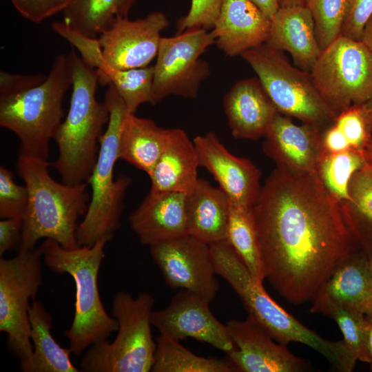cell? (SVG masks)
I'll use <instances>...</instances> for the list:
<instances>
[{
	"instance_id": "1",
	"label": "cell",
	"mask_w": 372,
	"mask_h": 372,
	"mask_svg": "<svg viewBox=\"0 0 372 372\" xmlns=\"http://www.w3.org/2000/svg\"><path fill=\"white\" fill-rule=\"evenodd\" d=\"M253 212L267 278L291 304L312 300L338 263L360 248L317 171L277 167Z\"/></svg>"
},
{
	"instance_id": "2",
	"label": "cell",
	"mask_w": 372,
	"mask_h": 372,
	"mask_svg": "<svg viewBox=\"0 0 372 372\" xmlns=\"http://www.w3.org/2000/svg\"><path fill=\"white\" fill-rule=\"evenodd\" d=\"M48 161L19 156L17 171L28 191L19 251L35 248L41 238L67 249L79 247L78 218L87 211L90 196L87 183L70 185L50 174Z\"/></svg>"
},
{
	"instance_id": "3",
	"label": "cell",
	"mask_w": 372,
	"mask_h": 372,
	"mask_svg": "<svg viewBox=\"0 0 372 372\" xmlns=\"http://www.w3.org/2000/svg\"><path fill=\"white\" fill-rule=\"evenodd\" d=\"M216 275L225 279L242 301L248 316L277 342H300L320 353L335 370L347 371L353 355L344 341H330L309 329L286 311L256 282L227 241L209 245Z\"/></svg>"
},
{
	"instance_id": "4",
	"label": "cell",
	"mask_w": 372,
	"mask_h": 372,
	"mask_svg": "<svg viewBox=\"0 0 372 372\" xmlns=\"http://www.w3.org/2000/svg\"><path fill=\"white\" fill-rule=\"evenodd\" d=\"M72 92L68 114L54 140L58 156L51 163L61 182L70 185L87 183L97 161L100 139L110 118L104 101L96 99L99 76L95 68L72 50Z\"/></svg>"
},
{
	"instance_id": "5",
	"label": "cell",
	"mask_w": 372,
	"mask_h": 372,
	"mask_svg": "<svg viewBox=\"0 0 372 372\" xmlns=\"http://www.w3.org/2000/svg\"><path fill=\"white\" fill-rule=\"evenodd\" d=\"M110 240L103 238L92 245L67 249L53 240L45 239L39 247L48 267L56 273H68L74 282V315L65 335L75 355H80L96 342L107 340L118 330L116 319L103 306L98 285L105 247Z\"/></svg>"
},
{
	"instance_id": "6",
	"label": "cell",
	"mask_w": 372,
	"mask_h": 372,
	"mask_svg": "<svg viewBox=\"0 0 372 372\" xmlns=\"http://www.w3.org/2000/svg\"><path fill=\"white\" fill-rule=\"evenodd\" d=\"M72 84L71 54H60L41 83L0 98V126L19 138V156L48 161L50 143L62 123L63 102Z\"/></svg>"
},
{
	"instance_id": "7",
	"label": "cell",
	"mask_w": 372,
	"mask_h": 372,
	"mask_svg": "<svg viewBox=\"0 0 372 372\" xmlns=\"http://www.w3.org/2000/svg\"><path fill=\"white\" fill-rule=\"evenodd\" d=\"M105 102L110 112L107 127L100 139L96 163L87 183L91 187L90 203L78 226L79 246L92 245L98 240H112L121 226L124 198L132 179L126 175L114 178L115 163L118 160V141L123 121L129 113L116 92L109 84Z\"/></svg>"
},
{
	"instance_id": "8",
	"label": "cell",
	"mask_w": 372,
	"mask_h": 372,
	"mask_svg": "<svg viewBox=\"0 0 372 372\" xmlns=\"http://www.w3.org/2000/svg\"><path fill=\"white\" fill-rule=\"evenodd\" d=\"M154 298L147 293L136 298L118 291L112 302V316L118 322L113 342L105 340L88 347L80 360L83 372H149L156 343L151 331Z\"/></svg>"
},
{
	"instance_id": "9",
	"label": "cell",
	"mask_w": 372,
	"mask_h": 372,
	"mask_svg": "<svg viewBox=\"0 0 372 372\" xmlns=\"http://www.w3.org/2000/svg\"><path fill=\"white\" fill-rule=\"evenodd\" d=\"M240 56L279 113L322 131L334 123L338 114L318 92L310 72L291 65L282 51L264 43Z\"/></svg>"
},
{
	"instance_id": "10",
	"label": "cell",
	"mask_w": 372,
	"mask_h": 372,
	"mask_svg": "<svg viewBox=\"0 0 372 372\" xmlns=\"http://www.w3.org/2000/svg\"><path fill=\"white\" fill-rule=\"evenodd\" d=\"M42 260L40 247L0 258V331L23 372L32 355L28 310L43 282Z\"/></svg>"
},
{
	"instance_id": "11",
	"label": "cell",
	"mask_w": 372,
	"mask_h": 372,
	"mask_svg": "<svg viewBox=\"0 0 372 372\" xmlns=\"http://www.w3.org/2000/svg\"><path fill=\"white\" fill-rule=\"evenodd\" d=\"M318 92L338 115L372 96V50L340 35L322 50L310 70Z\"/></svg>"
},
{
	"instance_id": "12",
	"label": "cell",
	"mask_w": 372,
	"mask_h": 372,
	"mask_svg": "<svg viewBox=\"0 0 372 372\" xmlns=\"http://www.w3.org/2000/svg\"><path fill=\"white\" fill-rule=\"evenodd\" d=\"M216 41L212 31L188 29L169 37H161L154 76V104L169 95L194 99L210 74L200 56Z\"/></svg>"
},
{
	"instance_id": "13",
	"label": "cell",
	"mask_w": 372,
	"mask_h": 372,
	"mask_svg": "<svg viewBox=\"0 0 372 372\" xmlns=\"http://www.w3.org/2000/svg\"><path fill=\"white\" fill-rule=\"evenodd\" d=\"M149 247L152 259L171 288L189 291L209 303L214 300L219 283L209 245L187 235Z\"/></svg>"
},
{
	"instance_id": "14",
	"label": "cell",
	"mask_w": 372,
	"mask_h": 372,
	"mask_svg": "<svg viewBox=\"0 0 372 372\" xmlns=\"http://www.w3.org/2000/svg\"><path fill=\"white\" fill-rule=\"evenodd\" d=\"M209 304L200 296L181 289L165 308L152 311V325L161 335L176 340L192 338L228 353L235 346L226 324L214 316Z\"/></svg>"
},
{
	"instance_id": "15",
	"label": "cell",
	"mask_w": 372,
	"mask_h": 372,
	"mask_svg": "<svg viewBox=\"0 0 372 372\" xmlns=\"http://www.w3.org/2000/svg\"><path fill=\"white\" fill-rule=\"evenodd\" d=\"M169 23L159 11L135 20L118 17L99 38L105 65L116 70L148 66L156 57L161 33Z\"/></svg>"
},
{
	"instance_id": "16",
	"label": "cell",
	"mask_w": 372,
	"mask_h": 372,
	"mask_svg": "<svg viewBox=\"0 0 372 372\" xmlns=\"http://www.w3.org/2000/svg\"><path fill=\"white\" fill-rule=\"evenodd\" d=\"M235 349L227 353L226 359L234 371L240 372H302L309 365L301 358L266 332L251 318L231 320L226 324Z\"/></svg>"
},
{
	"instance_id": "17",
	"label": "cell",
	"mask_w": 372,
	"mask_h": 372,
	"mask_svg": "<svg viewBox=\"0 0 372 372\" xmlns=\"http://www.w3.org/2000/svg\"><path fill=\"white\" fill-rule=\"evenodd\" d=\"M199 165L208 170L232 203L253 207L261 189L260 169L249 160L232 154L213 132L194 140Z\"/></svg>"
},
{
	"instance_id": "18",
	"label": "cell",
	"mask_w": 372,
	"mask_h": 372,
	"mask_svg": "<svg viewBox=\"0 0 372 372\" xmlns=\"http://www.w3.org/2000/svg\"><path fill=\"white\" fill-rule=\"evenodd\" d=\"M312 302L311 313L347 307L372 316V272L367 253L358 248L341 260Z\"/></svg>"
},
{
	"instance_id": "19",
	"label": "cell",
	"mask_w": 372,
	"mask_h": 372,
	"mask_svg": "<svg viewBox=\"0 0 372 372\" xmlns=\"http://www.w3.org/2000/svg\"><path fill=\"white\" fill-rule=\"evenodd\" d=\"M322 132L311 125H298L278 112L265 136L262 149L278 168L294 173L314 172L323 152Z\"/></svg>"
},
{
	"instance_id": "20",
	"label": "cell",
	"mask_w": 372,
	"mask_h": 372,
	"mask_svg": "<svg viewBox=\"0 0 372 372\" xmlns=\"http://www.w3.org/2000/svg\"><path fill=\"white\" fill-rule=\"evenodd\" d=\"M271 20L251 0H224L212 32L217 47L229 56L266 43Z\"/></svg>"
},
{
	"instance_id": "21",
	"label": "cell",
	"mask_w": 372,
	"mask_h": 372,
	"mask_svg": "<svg viewBox=\"0 0 372 372\" xmlns=\"http://www.w3.org/2000/svg\"><path fill=\"white\" fill-rule=\"evenodd\" d=\"M223 108L234 137L254 141L265 137L278 113L257 77L236 82L224 96Z\"/></svg>"
},
{
	"instance_id": "22",
	"label": "cell",
	"mask_w": 372,
	"mask_h": 372,
	"mask_svg": "<svg viewBox=\"0 0 372 372\" xmlns=\"http://www.w3.org/2000/svg\"><path fill=\"white\" fill-rule=\"evenodd\" d=\"M186 194L149 192L129 216L132 229L142 245L151 246L189 235Z\"/></svg>"
},
{
	"instance_id": "23",
	"label": "cell",
	"mask_w": 372,
	"mask_h": 372,
	"mask_svg": "<svg viewBox=\"0 0 372 372\" xmlns=\"http://www.w3.org/2000/svg\"><path fill=\"white\" fill-rule=\"evenodd\" d=\"M265 43L287 52L298 68L309 72L322 52L311 12L305 5L280 7L271 20Z\"/></svg>"
},
{
	"instance_id": "24",
	"label": "cell",
	"mask_w": 372,
	"mask_h": 372,
	"mask_svg": "<svg viewBox=\"0 0 372 372\" xmlns=\"http://www.w3.org/2000/svg\"><path fill=\"white\" fill-rule=\"evenodd\" d=\"M198 166L194 141L183 130L171 128L167 143L148 174L151 180L149 192H190L198 180Z\"/></svg>"
},
{
	"instance_id": "25",
	"label": "cell",
	"mask_w": 372,
	"mask_h": 372,
	"mask_svg": "<svg viewBox=\"0 0 372 372\" xmlns=\"http://www.w3.org/2000/svg\"><path fill=\"white\" fill-rule=\"evenodd\" d=\"M230 201L220 188L198 178L186 194L185 209L189 235L209 245L227 241Z\"/></svg>"
},
{
	"instance_id": "26",
	"label": "cell",
	"mask_w": 372,
	"mask_h": 372,
	"mask_svg": "<svg viewBox=\"0 0 372 372\" xmlns=\"http://www.w3.org/2000/svg\"><path fill=\"white\" fill-rule=\"evenodd\" d=\"M171 129L158 126L152 119L128 113L119 135L118 160H123L147 175L163 152Z\"/></svg>"
},
{
	"instance_id": "27",
	"label": "cell",
	"mask_w": 372,
	"mask_h": 372,
	"mask_svg": "<svg viewBox=\"0 0 372 372\" xmlns=\"http://www.w3.org/2000/svg\"><path fill=\"white\" fill-rule=\"evenodd\" d=\"M32 355L25 372H79L72 363L70 348L62 347L54 338L52 318L36 298L29 307Z\"/></svg>"
},
{
	"instance_id": "28",
	"label": "cell",
	"mask_w": 372,
	"mask_h": 372,
	"mask_svg": "<svg viewBox=\"0 0 372 372\" xmlns=\"http://www.w3.org/2000/svg\"><path fill=\"white\" fill-rule=\"evenodd\" d=\"M349 199L339 203L344 221L358 246L372 252V165L364 163L349 184Z\"/></svg>"
},
{
	"instance_id": "29",
	"label": "cell",
	"mask_w": 372,
	"mask_h": 372,
	"mask_svg": "<svg viewBox=\"0 0 372 372\" xmlns=\"http://www.w3.org/2000/svg\"><path fill=\"white\" fill-rule=\"evenodd\" d=\"M227 242L245 264L254 280L263 285L267 276L253 207L230 202Z\"/></svg>"
},
{
	"instance_id": "30",
	"label": "cell",
	"mask_w": 372,
	"mask_h": 372,
	"mask_svg": "<svg viewBox=\"0 0 372 372\" xmlns=\"http://www.w3.org/2000/svg\"><path fill=\"white\" fill-rule=\"evenodd\" d=\"M136 0H71L63 21L92 38L109 29L118 17H127Z\"/></svg>"
},
{
	"instance_id": "31",
	"label": "cell",
	"mask_w": 372,
	"mask_h": 372,
	"mask_svg": "<svg viewBox=\"0 0 372 372\" xmlns=\"http://www.w3.org/2000/svg\"><path fill=\"white\" fill-rule=\"evenodd\" d=\"M156 343L152 372H234L226 358L198 356L179 340L160 334Z\"/></svg>"
},
{
	"instance_id": "32",
	"label": "cell",
	"mask_w": 372,
	"mask_h": 372,
	"mask_svg": "<svg viewBox=\"0 0 372 372\" xmlns=\"http://www.w3.org/2000/svg\"><path fill=\"white\" fill-rule=\"evenodd\" d=\"M101 85L112 84L124 101L130 114H135L145 103L154 105V65L116 70L104 65L96 70Z\"/></svg>"
},
{
	"instance_id": "33",
	"label": "cell",
	"mask_w": 372,
	"mask_h": 372,
	"mask_svg": "<svg viewBox=\"0 0 372 372\" xmlns=\"http://www.w3.org/2000/svg\"><path fill=\"white\" fill-rule=\"evenodd\" d=\"M365 162L362 152L354 149L322 153L316 171L328 192L341 203L349 199V182Z\"/></svg>"
},
{
	"instance_id": "34",
	"label": "cell",
	"mask_w": 372,
	"mask_h": 372,
	"mask_svg": "<svg viewBox=\"0 0 372 372\" xmlns=\"http://www.w3.org/2000/svg\"><path fill=\"white\" fill-rule=\"evenodd\" d=\"M353 0H305L311 12L322 50L340 35Z\"/></svg>"
},
{
	"instance_id": "35",
	"label": "cell",
	"mask_w": 372,
	"mask_h": 372,
	"mask_svg": "<svg viewBox=\"0 0 372 372\" xmlns=\"http://www.w3.org/2000/svg\"><path fill=\"white\" fill-rule=\"evenodd\" d=\"M322 314L335 321L342 333L343 340L357 360L369 364L365 315L347 307H329Z\"/></svg>"
},
{
	"instance_id": "36",
	"label": "cell",
	"mask_w": 372,
	"mask_h": 372,
	"mask_svg": "<svg viewBox=\"0 0 372 372\" xmlns=\"http://www.w3.org/2000/svg\"><path fill=\"white\" fill-rule=\"evenodd\" d=\"M334 124L344 135L352 149L362 152L372 139L371 127L362 104L342 111Z\"/></svg>"
},
{
	"instance_id": "37",
	"label": "cell",
	"mask_w": 372,
	"mask_h": 372,
	"mask_svg": "<svg viewBox=\"0 0 372 372\" xmlns=\"http://www.w3.org/2000/svg\"><path fill=\"white\" fill-rule=\"evenodd\" d=\"M13 173L0 166V217L22 218L28 203V191L25 185H18Z\"/></svg>"
},
{
	"instance_id": "38",
	"label": "cell",
	"mask_w": 372,
	"mask_h": 372,
	"mask_svg": "<svg viewBox=\"0 0 372 372\" xmlns=\"http://www.w3.org/2000/svg\"><path fill=\"white\" fill-rule=\"evenodd\" d=\"M52 28L76 48L81 57L89 65L98 70L105 65L103 50L99 39L86 36L72 28L63 21L53 22Z\"/></svg>"
},
{
	"instance_id": "39",
	"label": "cell",
	"mask_w": 372,
	"mask_h": 372,
	"mask_svg": "<svg viewBox=\"0 0 372 372\" xmlns=\"http://www.w3.org/2000/svg\"><path fill=\"white\" fill-rule=\"evenodd\" d=\"M223 1L191 0L187 14L177 21L178 33L193 28H213Z\"/></svg>"
},
{
	"instance_id": "40",
	"label": "cell",
	"mask_w": 372,
	"mask_h": 372,
	"mask_svg": "<svg viewBox=\"0 0 372 372\" xmlns=\"http://www.w3.org/2000/svg\"><path fill=\"white\" fill-rule=\"evenodd\" d=\"M71 0H11L16 10L25 19L40 23L63 12Z\"/></svg>"
},
{
	"instance_id": "41",
	"label": "cell",
	"mask_w": 372,
	"mask_h": 372,
	"mask_svg": "<svg viewBox=\"0 0 372 372\" xmlns=\"http://www.w3.org/2000/svg\"><path fill=\"white\" fill-rule=\"evenodd\" d=\"M372 13V0H353L340 34L361 41L364 26Z\"/></svg>"
},
{
	"instance_id": "42",
	"label": "cell",
	"mask_w": 372,
	"mask_h": 372,
	"mask_svg": "<svg viewBox=\"0 0 372 372\" xmlns=\"http://www.w3.org/2000/svg\"><path fill=\"white\" fill-rule=\"evenodd\" d=\"M46 77L43 74H19L1 71L0 98L25 92L41 83Z\"/></svg>"
},
{
	"instance_id": "43",
	"label": "cell",
	"mask_w": 372,
	"mask_h": 372,
	"mask_svg": "<svg viewBox=\"0 0 372 372\" xmlns=\"http://www.w3.org/2000/svg\"><path fill=\"white\" fill-rule=\"evenodd\" d=\"M23 227L22 218H3L0 220V256L19 246Z\"/></svg>"
},
{
	"instance_id": "44",
	"label": "cell",
	"mask_w": 372,
	"mask_h": 372,
	"mask_svg": "<svg viewBox=\"0 0 372 372\" xmlns=\"http://www.w3.org/2000/svg\"><path fill=\"white\" fill-rule=\"evenodd\" d=\"M322 153H335L352 149L342 132L333 123L322 132Z\"/></svg>"
},
{
	"instance_id": "45",
	"label": "cell",
	"mask_w": 372,
	"mask_h": 372,
	"mask_svg": "<svg viewBox=\"0 0 372 372\" xmlns=\"http://www.w3.org/2000/svg\"><path fill=\"white\" fill-rule=\"evenodd\" d=\"M270 20L280 8L278 0H251Z\"/></svg>"
},
{
	"instance_id": "46",
	"label": "cell",
	"mask_w": 372,
	"mask_h": 372,
	"mask_svg": "<svg viewBox=\"0 0 372 372\" xmlns=\"http://www.w3.org/2000/svg\"><path fill=\"white\" fill-rule=\"evenodd\" d=\"M361 41L372 50V13L364 26Z\"/></svg>"
},
{
	"instance_id": "47",
	"label": "cell",
	"mask_w": 372,
	"mask_h": 372,
	"mask_svg": "<svg viewBox=\"0 0 372 372\" xmlns=\"http://www.w3.org/2000/svg\"><path fill=\"white\" fill-rule=\"evenodd\" d=\"M366 322L367 347L370 357V367L372 371V316H365Z\"/></svg>"
},
{
	"instance_id": "48",
	"label": "cell",
	"mask_w": 372,
	"mask_h": 372,
	"mask_svg": "<svg viewBox=\"0 0 372 372\" xmlns=\"http://www.w3.org/2000/svg\"><path fill=\"white\" fill-rule=\"evenodd\" d=\"M362 105L365 110L372 132V96L369 101H367L365 103Z\"/></svg>"
},
{
	"instance_id": "49",
	"label": "cell",
	"mask_w": 372,
	"mask_h": 372,
	"mask_svg": "<svg viewBox=\"0 0 372 372\" xmlns=\"http://www.w3.org/2000/svg\"><path fill=\"white\" fill-rule=\"evenodd\" d=\"M280 7L305 5V0H278Z\"/></svg>"
},
{
	"instance_id": "50",
	"label": "cell",
	"mask_w": 372,
	"mask_h": 372,
	"mask_svg": "<svg viewBox=\"0 0 372 372\" xmlns=\"http://www.w3.org/2000/svg\"><path fill=\"white\" fill-rule=\"evenodd\" d=\"M366 161L372 165V139L362 151Z\"/></svg>"
},
{
	"instance_id": "51",
	"label": "cell",
	"mask_w": 372,
	"mask_h": 372,
	"mask_svg": "<svg viewBox=\"0 0 372 372\" xmlns=\"http://www.w3.org/2000/svg\"><path fill=\"white\" fill-rule=\"evenodd\" d=\"M370 269L372 272V252L367 253Z\"/></svg>"
}]
</instances>
